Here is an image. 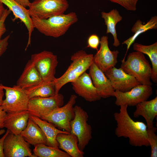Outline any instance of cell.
I'll return each instance as SVG.
<instances>
[{"label": "cell", "mask_w": 157, "mask_h": 157, "mask_svg": "<svg viewBox=\"0 0 157 157\" xmlns=\"http://www.w3.org/2000/svg\"><path fill=\"white\" fill-rule=\"evenodd\" d=\"M128 106H120L119 112L114 114L117 123L115 135L118 138H128L129 144L133 146H149L146 124L142 122L133 120L128 113Z\"/></svg>", "instance_id": "1"}, {"label": "cell", "mask_w": 157, "mask_h": 157, "mask_svg": "<svg viewBox=\"0 0 157 157\" xmlns=\"http://www.w3.org/2000/svg\"><path fill=\"white\" fill-rule=\"evenodd\" d=\"M30 16L34 28L46 36L55 38L65 34L70 26L78 20L76 13L74 12L54 16L46 19Z\"/></svg>", "instance_id": "2"}, {"label": "cell", "mask_w": 157, "mask_h": 157, "mask_svg": "<svg viewBox=\"0 0 157 157\" xmlns=\"http://www.w3.org/2000/svg\"><path fill=\"white\" fill-rule=\"evenodd\" d=\"M93 55L87 53L83 50L74 53L71 56L72 61L65 72L59 78L54 80L56 94H57L61 88L69 82L76 79L89 69L93 62Z\"/></svg>", "instance_id": "3"}, {"label": "cell", "mask_w": 157, "mask_h": 157, "mask_svg": "<svg viewBox=\"0 0 157 157\" xmlns=\"http://www.w3.org/2000/svg\"><path fill=\"white\" fill-rule=\"evenodd\" d=\"M120 68L126 73L135 77L141 84L151 86V67L144 54L135 51L130 53L126 60H121Z\"/></svg>", "instance_id": "4"}, {"label": "cell", "mask_w": 157, "mask_h": 157, "mask_svg": "<svg viewBox=\"0 0 157 157\" xmlns=\"http://www.w3.org/2000/svg\"><path fill=\"white\" fill-rule=\"evenodd\" d=\"M74 118L71 121L70 133L75 135L78 139L79 149L83 151L92 138V129L87 122L89 116L87 113L81 106L74 107Z\"/></svg>", "instance_id": "5"}, {"label": "cell", "mask_w": 157, "mask_h": 157, "mask_svg": "<svg viewBox=\"0 0 157 157\" xmlns=\"http://www.w3.org/2000/svg\"><path fill=\"white\" fill-rule=\"evenodd\" d=\"M69 6L67 0H34L30 3L28 10L30 15L46 19L64 14Z\"/></svg>", "instance_id": "6"}, {"label": "cell", "mask_w": 157, "mask_h": 157, "mask_svg": "<svg viewBox=\"0 0 157 157\" xmlns=\"http://www.w3.org/2000/svg\"><path fill=\"white\" fill-rule=\"evenodd\" d=\"M77 98L76 95H71L65 105L54 109L40 118L70 133V122L75 116L73 106L76 102Z\"/></svg>", "instance_id": "7"}, {"label": "cell", "mask_w": 157, "mask_h": 157, "mask_svg": "<svg viewBox=\"0 0 157 157\" xmlns=\"http://www.w3.org/2000/svg\"><path fill=\"white\" fill-rule=\"evenodd\" d=\"M2 87L6 98L1 106L7 113L27 110L30 99L25 89L16 85L10 87L2 85Z\"/></svg>", "instance_id": "8"}, {"label": "cell", "mask_w": 157, "mask_h": 157, "mask_svg": "<svg viewBox=\"0 0 157 157\" xmlns=\"http://www.w3.org/2000/svg\"><path fill=\"white\" fill-rule=\"evenodd\" d=\"M152 93L151 86L142 84L125 92L115 90L114 95L116 98L115 104L120 106L123 105L136 106L138 104L147 100Z\"/></svg>", "instance_id": "9"}, {"label": "cell", "mask_w": 157, "mask_h": 157, "mask_svg": "<svg viewBox=\"0 0 157 157\" xmlns=\"http://www.w3.org/2000/svg\"><path fill=\"white\" fill-rule=\"evenodd\" d=\"M30 60L34 63L43 81L54 80L58 63L56 55L51 51L44 50L32 55Z\"/></svg>", "instance_id": "10"}, {"label": "cell", "mask_w": 157, "mask_h": 157, "mask_svg": "<svg viewBox=\"0 0 157 157\" xmlns=\"http://www.w3.org/2000/svg\"><path fill=\"white\" fill-rule=\"evenodd\" d=\"M63 104L64 97L59 93L49 97H35L29 99L27 110L30 115L41 118Z\"/></svg>", "instance_id": "11"}, {"label": "cell", "mask_w": 157, "mask_h": 157, "mask_svg": "<svg viewBox=\"0 0 157 157\" xmlns=\"http://www.w3.org/2000/svg\"><path fill=\"white\" fill-rule=\"evenodd\" d=\"M3 150L5 157H35L32 153L29 144L22 136L10 132L4 139Z\"/></svg>", "instance_id": "12"}, {"label": "cell", "mask_w": 157, "mask_h": 157, "mask_svg": "<svg viewBox=\"0 0 157 157\" xmlns=\"http://www.w3.org/2000/svg\"><path fill=\"white\" fill-rule=\"evenodd\" d=\"M100 44L99 49L93 56V62L104 73L116 65L119 51L110 50L108 47V37L106 36L101 37Z\"/></svg>", "instance_id": "13"}, {"label": "cell", "mask_w": 157, "mask_h": 157, "mask_svg": "<svg viewBox=\"0 0 157 157\" xmlns=\"http://www.w3.org/2000/svg\"><path fill=\"white\" fill-rule=\"evenodd\" d=\"M104 73L115 90L125 92L141 84L135 77L126 73L121 68L114 67Z\"/></svg>", "instance_id": "14"}, {"label": "cell", "mask_w": 157, "mask_h": 157, "mask_svg": "<svg viewBox=\"0 0 157 157\" xmlns=\"http://www.w3.org/2000/svg\"><path fill=\"white\" fill-rule=\"evenodd\" d=\"M71 83L75 92L88 101L94 102L101 98L90 75L86 72Z\"/></svg>", "instance_id": "15"}, {"label": "cell", "mask_w": 157, "mask_h": 157, "mask_svg": "<svg viewBox=\"0 0 157 157\" xmlns=\"http://www.w3.org/2000/svg\"><path fill=\"white\" fill-rule=\"evenodd\" d=\"M89 69V74L94 86L98 90L101 98H106L114 97L115 90L104 72L93 62Z\"/></svg>", "instance_id": "16"}, {"label": "cell", "mask_w": 157, "mask_h": 157, "mask_svg": "<svg viewBox=\"0 0 157 157\" xmlns=\"http://www.w3.org/2000/svg\"><path fill=\"white\" fill-rule=\"evenodd\" d=\"M0 2L6 6L13 12L15 19H19L26 27L28 32V42L25 49L26 50L31 44L32 34L34 28L28 9L15 0H0Z\"/></svg>", "instance_id": "17"}, {"label": "cell", "mask_w": 157, "mask_h": 157, "mask_svg": "<svg viewBox=\"0 0 157 157\" xmlns=\"http://www.w3.org/2000/svg\"><path fill=\"white\" fill-rule=\"evenodd\" d=\"M30 115L27 110L7 113L3 128H7L15 135H20L26 127Z\"/></svg>", "instance_id": "18"}, {"label": "cell", "mask_w": 157, "mask_h": 157, "mask_svg": "<svg viewBox=\"0 0 157 157\" xmlns=\"http://www.w3.org/2000/svg\"><path fill=\"white\" fill-rule=\"evenodd\" d=\"M134 117L142 116L145 119L148 129L154 127V121L157 115V97L149 100L143 101L136 106Z\"/></svg>", "instance_id": "19"}, {"label": "cell", "mask_w": 157, "mask_h": 157, "mask_svg": "<svg viewBox=\"0 0 157 157\" xmlns=\"http://www.w3.org/2000/svg\"><path fill=\"white\" fill-rule=\"evenodd\" d=\"M43 81L33 62L28 60L24 70L18 79L16 85L26 89L36 85Z\"/></svg>", "instance_id": "20"}, {"label": "cell", "mask_w": 157, "mask_h": 157, "mask_svg": "<svg viewBox=\"0 0 157 157\" xmlns=\"http://www.w3.org/2000/svg\"><path fill=\"white\" fill-rule=\"evenodd\" d=\"M56 140L58 143L59 148L65 151L70 157H83L84 152L79 149L78 138L74 134L70 133H60L56 136Z\"/></svg>", "instance_id": "21"}, {"label": "cell", "mask_w": 157, "mask_h": 157, "mask_svg": "<svg viewBox=\"0 0 157 157\" xmlns=\"http://www.w3.org/2000/svg\"><path fill=\"white\" fill-rule=\"evenodd\" d=\"M20 135L29 144L34 146L40 144L47 145V139L43 132L30 117L26 127Z\"/></svg>", "instance_id": "22"}, {"label": "cell", "mask_w": 157, "mask_h": 157, "mask_svg": "<svg viewBox=\"0 0 157 157\" xmlns=\"http://www.w3.org/2000/svg\"><path fill=\"white\" fill-rule=\"evenodd\" d=\"M30 117L39 126L43 132L47 139V145L48 146L59 149L58 143L56 140L58 134L60 133H70L60 130L52 124L37 117L30 115Z\"/></svg>", "instance_id": "23"}, {"label": "cell", "mask_w": 157, "mask_h": 157, "mask_svg": "<svg viewBox=\"0 0 157 157\" xmlns=\"http://www.w3.org/2000/svg\"><path fill=\"white\" fill-rule=\"evenodd\" d=\"M133 49L147 55L151 63V79L153 82H157V42L150 45H145L136 43L133 46Z\"/></svg>", "instance_id": "24"}, {"label": "cell", "mask_w": 157, "mask_h": 157, "mask_svg": "<svg viewBox=\"0 0 157 157\" xmlns=\"http://www.w3.org/2000/svg\"><path fill=\"white\" fill-rule=\"evenodd\" d=\"M101 15L106 26V33H110L112 35L114 39L113 45L116 47H118L120 43L117 37L115 27L117 24L122 20V16L116 9H114L108 13L102 12Z\"/></svg>", "instance_id": "25"}, {"label": "cell", "mask_w": 157, "mask_h": 157, "mask_svg": "<svg viewBox=\"0 0 157 157\" xmlns=\"http://www.w3.org/2000/svg\"><path fill=\"white\" fill-rule=\"evenodd\" d=\"M25 89L30 99L38 97H49L56 95L54 81H43L36 85Z\"/></svg>", "instance_id": "26"}, {"label": "cell", "mask_w": 157, "mask_h": 157, "mask_svg": "<svg viewBox=\"0 0 157 157\" xmlns=\"http://www.w3.org/2000/svg\"><path fill=\"white\" fill-rule=\"evenodd\" d=\"M157 28V16L155 15L152 17L149 21L145 24H143L140 19L137 20L131 28V31L134 33V34L122 43V44H125L127 46L126 54L131 45L139 35L149 30L155 29Z\"/></svg>", "instance_id": "27"}, {"label": "cell", "mask_w": 157, "mask_h": 157, "mask_svg": "<svg viewBox=\"0 0 157 157\" xmlns=\"http://www.w3.org/2000/svg\"><path fill=\"white\" fill-rule=\"evenodd\" d=\"M34 146L33 152L35 157H70L66 152L45 144H40Z\"/></svg>", "instance_id": "28"}, {"label": "cell", "mask_w": 157, "mask_h": 157, "mask_svg": "<svg viewBox=\"0 0 157 157\" xmlns=\"http://www.w3.org/2000/svg\"><path fill=\"white\" fill-rule=\"evenodd\" d=\"M157 128L154 127L147 130V139L151 149V157H157Z\"/></svg>", "instance_id": "29"}, {"label": "cell", "mask_w": 157, "mask_h": 157, "mask_svg": "<svg viewBox=\"0 0 157 157\" xmlns=\"http://www.w3.org/2000/svg\"><path fill=\"white\" fill-rule=\"evenodd\" d=\"M117 3L128 10L135 11L138 0H107Z\"/></svg>", "instance_id": "30"}, {"label": "cell", "mask_w": 157, "mask_h": 157, "mask_svg": "<svg viewBox=\"0 0 157 157\" xmlns=\"http://www.w3.org/2000/svg\"><path fill=\"white\" fill-rule=\"evenodd\" d=\"M100 42V40L97 35L95 34H92L88 38L87 47L97 51Z\"/></svg>", "instance_id": "31"}, {"label": "cell", "mask_w": 157, "mask_h": 157, "mask_svg": "<svg viewBox=\"0 0 157 157\" xmlns=\"http://www.w3.org/2000/svg\"><path fill=\"white\" fill-rule=\"evenodd\" d=\"M11 12V11L8 8L6 9L4 14L0 20V39L2 36L6 32V29L5 24V22L8 16Z\"/></svg>", "instance_id": "32"}, {"label": "cell", "mask_w": 157, "mask_h": 157, "mask_svg": "<svg viewBox=\"0 0 157 157\" xmlns=\"http://www.w3.org/2000/svg\"><path fill=\"white\" fill-rule=\"evenodd\" d=\"M10 37V35H8L4 38L0 39V56L6 51L8 45V40Z\"/></svg>", "instance_id": "33"}, {"label": "cell", "mask_w": 157, "mask_h": 157, "mask_svg": "<svg viewBox=\"0 0 157 157\" xmlns=\"http://www.w3.org/2000/svg\"><path fill=\"white\" fill-rule=\"evenodd\" d=\"M10 131L7 129L5 134L0 139V157H5L3 150V143L4 139Z\"/></svg>", "instance_id": "34"}, {"label": "cell", "mask_w": 157, "mask_h": 157, "mask_svg": "<svg viewBox=\"0 0 157 157\" xmlns=\"http://www.w3.org/2000/svg\"><path fill=\"white\" fill-rule=\"evenodd\" d=\"M7 114V113L3 109L2 107L0 106V129L3 128L4 122Z\"/></svg>", "instance_id": "35"}, {"label": "cell", "mask_w": 157, "mask_h": 157, "mask_svg": "<svg viewBox=\"0 0 157 157\" xmlns=\"http://www.w3.org/2000/svg\"><path fill=\"white\" fill-rule=\"evenodd\" d=\"M19 3L25 8L28 7L30 3L29 0H15Z\"/></svg>", "instance_id": "36"}, {"label": "cell", "mask_w": 157, "mask_h": 157, "mask_svg": "<svg viewBox=\"0 0 157 157\" xmlns=\"http://www.w3.org/2000/svg\"><path fill=\"white\" fill-rule=\"evenodd\" d=\"M3 90L2 84H0V106H1L3 100V97L4 95Z\"/></svg>", "instance_id": "37"}, {"label": "cell", "mask_w": 157, "mask_h": 157, "mask_svg": "<svg viewBox=\"0 0 157 157\" xmlns=\"http://www.w3.org/2000/svg\"><path fill=\"white\" fill-rule=\"evenodd\" d=\"M5 8L3 6V4L0 2V20L1 18L5 11Z\"/></svg>", "instance_id": "38"}]
</instances>
